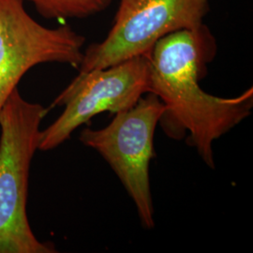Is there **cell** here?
Instances as JSON below:
<instances>
[{"instance_id":"3957f363","label":"cell","mask_w":253,"mask_h":253,"mask_svg":"<svg viewBox=\"0 0 253 253\" xmlns=\"http://www.w3.org/2000/svg\"><path fill=\"white\" fill-rule=\"evenodd\" d=\"M165 111L157 95L146 93L133 107L116 114L108 126L84 128L79 137L82 144L100 154L118 175L145 229L155 226L149 167L155 155L156 127Z\"/></svg>"},{"instance_id":"277c9868","label":"cell","mask_w":253,"mask_h":253,"mask_svg":"<svg viewBox=\"0 0 253 253\" xmlns=\"http://www.w3.org/2000/svg\"><path fill=\"white\" fill-rule=\"evenodd\" d=\"M209 0H119L108 35L84 51L79 73L148 54L163 37L204 25Z\"/></svg>"},{"instance_id":"6da1fadb","label":"cell","mask_w":253,"mask_h":253,"mask_svg":"<svg viewBox=\"0 0 253 253\" xmlns=\"http://www.w3.org/2000/svg\"><path fill=\"white\" fill-rule=\"evenodd\" d=\"M216 54V42L203 25L163 37L148 54L149 93L165 106L162 120L166 133L184 134L208 167L215 168L213 144L252 114L253 89L235 98H220L203 90L199 81Z\"/></svg>"},{"instance_id":"5b68a950","label":"cell","mask_w":253,"mask_h":253,"mask_svg":"<svg viewBox=\"0 0 253 253\" xmlns=\"http://www.w3.org/2000/svg\"><path fill=\"white\" fill-rule=\"evenodd\" d=\"M139 55L104 69L79 73L54 100L63 113L42 130L39 150L62 145L73 131L104 112L115 115L133 107L149 93V57Z\"/></svg>"},{"instance_id":"7a4b0ae2","label":"cell","mask_w":253,"mask_h":253,"mask_svg":"<svg viewBox=\"0 0 253 253\" xmlns=\"http://www.w3.org/2000/svg\"><path fill=\"white\" fill-rule=\"evenodd\" d=\"M48 110L14 89L0 110V253H54L37 238L28 221L30 165Z\"/></svg>"},{"instance_id":"52a82bcc","label":"cell","mask_w":253,"mask_h":253,"mask_svg":"<svg viewBox=\"0 0 253 253\" xmlns=\"http://www.w3.org/2000/svg\"><path fill=\"white\" fill-rule=\"evenodd\" d=\"M34 4L44 18H85L107 9L112 0H21Z\"/></svg>"},{"instance_id":"8992f818","label":"cell","mask_w":253,"mask_h":253,"mask_svg":"<svg viewBox=\"0 0 253 253\" xmlns=\"http://www.w3.org/2000/svg\"><path fill=\"white\" fill-rule=\"evenodd\" d=\"M85 38L67 25L39 24L21 0H0V110L26 73L39 64L80 67Z\"/></svg>"}]
</instances>
